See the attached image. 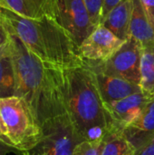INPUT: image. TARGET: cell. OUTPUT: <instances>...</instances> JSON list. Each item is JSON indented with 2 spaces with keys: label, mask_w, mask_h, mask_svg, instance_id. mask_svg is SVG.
I'll return each mask as SVG.
<instances>
[{
  "label": "cell",
  "mask_w": 154,
  "mask_h": 155,
  "mask_svg": "<svg viewBox=\"0 0 154 155\" xmlns=\"http://www.w3.org/2000/svg\"><path fill=\"white\" fill-rule=\"evenodd\" d=\"M9 47L15 71V95L26 102L41 125L64 112V69L41 61L12 34Z\"/></svg>",
  "instance_id": "6da1fadb"
},
{
  "label": "cell",
  "mask_w": 154,
  "mask_h": 155,
  "mask_svg": "<svg viewBox=\"0 0 154 155\" xmlns=\"http://www.w3.org/2000/svg\"><path fill=\"white\" fill-rule=\"evenodd\" d=\"M0 21L41 61L63 69L84 64L78 45L57 19L25 17L0 7Z\"/></svg>",
  "instance_id": "7a4b0ae2"
},
{
  "label": "cell",
  "mask_w": 154,
  "mask_h": 155,
  "mask_svg": "<svg viewBox=\"0 0 154 155\" xmlns=\"http://www.w3.org/2000/svg\"><path fill=\"white\" fill-rule=\"evenodd\" d=\"M64 94L66 110L82 137L101 143L109 123L93 71L85 64L64 69Z\"/></svg>",
  "instance_id": "3957f363"
},
{
  "label": "cell",
  "mask_w": 154,
  "mask_h": 155,
  "mask_svg": "<svg viewBox=\"0 0 154 155\" xmlns=\"http://www.w3.org/2000/svg\"><path fill=\"white\" fill-rule=\"evenodd\" d=\"M0 114L13 146L22 153L37 146L42 138V126L24 99L15 95L1 98Z\"/></svg>",
  "instance_id": "277c9868"
},
{
  "label": "cell",
  "mask_w": 154,
  "mask_h": 155,
  "mask_svg": "<svg viewBox=\"0 0 154 155\" xmlns=\"http://www.w3.org/2000/svg\"><path fill=\"white\" fill-rule=\"evenodd\" d=\"M42 138L30 153L73 155L76 146L84 140L74 126L67 110L42 124Z\"/></svg>",
  "instance_id": "5b68a950"
},
{
  "label": "cell",
  "mask_w": 154,
  "mask_h": 155,
  "mask_svg": "<svg viewBox=\"0 0 154 155\" xmlns=\"http://www.w3.org/2000/svg\"><path fill=\"white\" fill-rule=\"evenodd\" d=\"M142 54V45L131 36L105 62L85 65L93 71L117 76L140 85Z\"/></svg>",
  "instance_id": "8992f818"
},
{
  "label": "cell",
  "mask_w": 154,
  "mask_h": 155,
  "mask_svg": "<svg viewBox=\"0 0 154 155\" xmlns=\"http://www.w3.org/2000/svg\"><path fill=\"white\" fill-rule=\"evenodd\" d=\"M57 20L78 47L95 28L84 0H58Z\"/></svg>",
  "instance_id": "52a82bcc"
},
{
  "label": "cell",
  "mask_w": 154,
  "mask_h": 155,
  "mask_svg": "<svg viewBox=\"0 0 154 155\" xmlns=\"http://www.w3.org/2000/svg\"><path fill=\"white\" fill-rule=\"evenodd\" d=\"M123 43L107 27L99 25L79 45V54L84 64H100L108 60Z\"/></svg>",
  "instance_id": "ba28073f"
},
{
  "label": "cell",
  "mask_w": 154,
  "mask_h": 155,
  "mask_svg": "<svg viewBox=\"0 0 154 155\" xmlns=\"http://www.w3.org/2000/svg\"><path fill=\"white\" fill-rule=\"evenodd\" d=\"M152 100L154 98L139 92L116 102L103 103L109 129L123 132L142 115L144 109Z\"/></svg>",
  "instance_id": "9c48e42d"
},
{
  "label": "cell",
  "mask_w": 154,
  "mask_h": 155,
  "mask_svg": "<svg viewBox=\"0 0 154 155\" xmlns=\"http://www.w3.org/2000/svg\"><path fill=\"white\" fill-rule=\"evenodd\" d=\"M97 87L104 104L122 100L129 95L142 92L139 84L125 79L93 71Z\"/></svg>",
  "instance_id": "30bf717a"
},
{
  "label": "cell",
  "mask_w": 154,
  "mask_h": 155,
  "mask_svg": "<svg viewBox=\"0 0 154 155\" xmlns=\"http://www.w3.org/2000/svg\"><path fill=\"white\" fill-rule=\"evenodd\" d=\"M0 7L29 18L58 17V0H0Z\"/></svg>",
  "instance_id": "8fae6325"
},
{
  "label": "cell",
  "mask_w": 154,
  "mask_h": 155,
  "mask_svg": "<svg viewBox=\"0 0 154 155\" xmlns=\"http://www.w3.org/2000/svg\"><path fill=\"white\" fill-rule=\"evenodd\" d=\"M124 135L138 151L154 139V100L144 109L142 115L124 131Z\"/></svg>",
  "instance_id": "7c38bea8"
},
{
  "label": "cell",
  "mask_w": 154,
  "mask_h": 155,
  "mask_svg": "<svg viewBox=\"0 0 154 155\" xmlns=\"http://www.w3.org/2000/svg\"><path fill=\"white\" fill-rule=\"evenodd\" d=\"M133 9V1L123 0L109 12L101 25H104L116 36L125 41L131 37L130 27Z\"/></svg>",
  "instance_id": "4fadbf2b"
},
{
  "label": "cell",
  "mask_w": 154,
  "mask_h": 155,
  "mask_svg": "<svg viewBox=\"0 0 154 155\" xmlns=\"http://www.w3.org/2000/svg\"><path fill=\"white\" fill-rule=\"evenodd\" d=\"M133 1V15L130 33L143 47V49L154 47V26L149 21L140 0Z\"/></svg>",
  "instance_id": "5bb4252c"
},
{
  "label": "cell",
  "mask_w": 154,
  "mask_h": 155,
  "mask_svg": "<svg viewBox=\"0 0 154 155\" xmlns=\"http://www.w3.org/2000/svg\"><path fill=\"white\" fill-rule=\"evenodd\" d=\"M137 150L123 132L109 129L101 143L99 155H135Z\"/></svg>",
  "instance_id": "9a60e30c"
},
{
  "label": "cell",
  "mask_w": 154,
  "mask_h": 155,
  "mask_svg": "<svg viewBox=\"0 0 154 155\" xmlns=\"http://www.w3.org/2000/svg\"><path fill=\"white\" fill-rule=\"evenodd\" d=\"M15 88V71L8 45L0 50V99L14 96Z\"/></svg>",
  "instance_id": "2e32d148"
},
{
  "label": "cell",
  "mask_w": 154,
  "mask_h": 155,
  "mask_svg": "<svg viewBox=\"0 0 154 155\" xmlns=\"http://www.w3.org/2000/svg\"><path fill=\"white\" fill-rule=\"evenodd\" d=\"M140 87L143 94L154 98V47L143 49Z\"/></svg>",
  "instance_id": "e0dca14e"
},
{
  "label": "cell",
  "mask_w": 154,
  "mask_h": 155,
  "mask_svg": "<svg viewBox=\"0 0 154 155\" xmlns=\"http://www.w3.org/2000/svg\"><path fill=\"white\" fill-rule=\"evenodd\" d=\"M84 3L89 11L93 24L95 25V27L98 26L101 24L103 0H84Z\"/></svg>",
  "instance_id": "ac0fdd59"
},
{
  "label": "cell",
  "mask_w": 154,
  "mask_h": 155,
  "mask_svg": "<svg viewBox=\"0 0 154 155\" xmlns=\"http://www.w3.org/2000/svg\"><path fill=\"white\" fill-rule=\"evenodd\" d=\"M101 143L84 141L76 146L73 155H99Z\"/></svg>",
  "instance_id": "d6986e66"
},
{
  "label": "cell",
  "mask_w": 154,
  "mask_h": 155,
  "mask_svg": "<svg viewBox=\"0 0 154 155\" xmlns=\"http://www.w3.org/2000/svg\"><path fill=\"white\" fill-rule=\"evenodd\" d=\"M140 3L149 21L154 26V0H140Z\"/></svg>",
  "instance_id": "ffe728a7"
},
{
  "label": "cell",
  "mask_w": 154,
  "mask_h": 155,
  "mask_svg": "<svg viewBox=\"0 0 154 155\" xmlns=\"http://www.w3.org/2000/svg\"><path fill=\"white\" fill-rule=\"evenodd\" d=\"M11 39V34L5 26V25L0 21V50L6 47Z\"/></svg>",
  "instance_id": "44dd1931"
},
{
  "label": "cell",
  "mask_w": 154,
  "mask_h": 155,
  "mask_svg": "<svg viewBox=\"0 0 154 155\" xmlns=\"http://www.w3.org/2000/svg\"><path fill=\"white\" fill-rule=\"evenodd\" d=\"M123 1V0H103V10H102V17H101V24H102L103 20L105 18V16L109 14V12Z\"/></svg>",
  "instance_id": "7402d4cb"
},
{
  "label": "cell",
  "mask_w": 154,
  "mask_h": 155,
  "mask_svg": "<svg viewBox=\"0 0 154 155\" xmlns=\"http://www.w3.org/2000/svg\"><path fill=\"white\" fill-rule=\"evenodd\" d=\"M15 153L16 155L22 154V153L17 150L15 147L9 145L5 143H4L3 141L0 140V155H7L8 153Z\"/></svg>",
  "instance_id": "603a6c76"
},
{
  "label": "cell",
  "mask_w": 154,
  "mask_h": 155,
  "mask_svg": "<svg viewBox=\"0 0 154 155\" xmlns=\"http://www.w3.org/2000/svg\"><path fill=\"white\" fill-rule=\"evenodd\" d=\"M135 155H154V139L139 149Z\"/></svg>",
  "instance_id": "cb8c5ba5"
},
{
  "label": "cell",
  "mask_w": 154,
  "mask_h": 155,
  "mask_svg": "<svg viewBox=\"0 0 154 155\" xmlns=\"http://www.w3.org/2000/svg\"><path fill=\"white\" fill-rule=\"evenodd\" d=\"M0 140L3 141L4 143L9 144V145H12L13 144L11 143L8 136H7V132H6V128H5V125L4 124V121L2 119V116H1V114H0ZM15 147V146H14Z\"/></svg>",
  "instance_id": "d4e9b609"
},
{
  "label": "cell",
  "mask_w": 154,
  "mask_h": 155,
  "mask_svg": "<svg viewBox=\"0 0 154 155\" xmlns=\"http://www.w3.org/2000/svg\"><path fill=\"white\" fill-rule=\"evenodd\" d=\"M20 155H44V154H35V153H23Z\"/></svg>",
  "instance_id": "484cf974"
}]
</instances>
